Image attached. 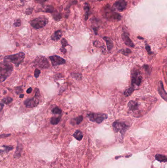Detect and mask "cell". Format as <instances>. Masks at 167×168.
<instances>
[{"instance_id":"1","label":"cell","mask_w":167,"mask_h":168,"mask_svg":"<svg viewBox=\"0 0 167 168\" xmlns=\"http://www.w3.org/2000/svg\"><path fill=\"white\" fill-rule=\"evenodd\" d=\"M101 13L103 18L109 21H119L121 20V16L115 12L113 7L108 4L101 9Z\"/></svg>"},{"instance_id":"2","label":"cell","mask_w":167,"mask_h":168,"mask_svg":"<svg viewBox=\"0 0 167 168\" xmlns=\"http://www.w3.org/2000/svg\"><path fill=\"white\" fill-rule=\"evenodd\" d=\"M13 70V66L9 61H2L0 63V83L5 81L9 78Z\"/></svg>"},{"instance_id":"3","label":"cell","mask_w":167,"mask_h":168,"mask_svg":"<svg viewBox=\"0 0 167 168\" xmlns=\"http://www.w3.org/2000/svg\"><path fill=\"white\" fill-rule=\"evenodd\" d=\"M25 58V53L23 52H20L16 54L5 56L4 58V61L12 63L15 65V66L18 67L24 61Z\"/></svg>"},{"instance_id":"4","label":"cell","mask_w":167,"mask_h":168,"mask_svg":"<svg viewBox=\"0 0 167 168\" xmlns=\"http://www.w3.org/2000/svg\"><path fill=\"white\" fill-rule=\"evenodd\" d=\"M35 94L34 96L31 99H27L24 102V105L27 108H34L37 106L40 102V93L38 88H35L34 90Z\"/></svg>"},{"instance_id":"5","label":"cell","mask_w":167,"mask_h":168,"mask_svg":"<svg viewBox=\"0 0 167 168\" xmlns=\"http://www.w3.org/2000/svg\"><path fill=\"white\" fill-rule=\"evenodd\" d=\"M34 66L40 69H47L50 67V63L44 56H38L33 61Z\"/></svg>"},{"instance_id":"6","label":"cell","mask_w":167,"mask_h":168,"mask_svg":"<svg viewBox=\"0 0 167 168\" xmlns=\"http://www.w3.org/2000/svg\"><path fill=\"white\" fill-rule=\"evenodd\" d=\"M48 19L45 17H39L30 21V25L36 29H40L45 27L48 23Z\"/></svg>"},{"instance_id":"7","label":"cell","mask_w":167,"mask_h":168,"mask_svg":"<svg viewBox=\"0 0 167 168\" xmlns=\"http://www.w3.org/2000/svg\"><path fill=\"white\" fill-rule=\"evenodd\" d=\"M112 126L115 132L120 133L122 136L125 135V133L129 128V126L125 123L119 121H115V122H113Z\"/></svg>"},{"instance_id":"8","label":"cell","mask_w":167,"mask_h":168,"mask_svg":"<svg viewBox=\"0 0 167 168\" xmlns=\"http://www.w3.org/2000/svg\"><path fill=\"white\" fill-rule=\"evenodd\" d=\"M90 121L92 122H96L97 123H101L105 119H107L108 116L106 114L101 113H90L87 115Z\"/></svg>"},{"instance_id":"9","label":"cell","mask_w":167,"mask_h":168,"mask_svg":"<svg viewBox=\"0 0 167 168\" xmlns=\"http://www.w3.org/2000/svg\"><path fill=\"white\" fill-rule=\"evenodd\" d=\"M142 77L140 71L137 69H134L131 72V86L134 85L140 86L142 82Z\"/></svg>"},{"instance_id":"10","label":"cell","mask_w":167,"mask_h":168,"mask_svg":"<svg viewBox=\"0 0 167 168\" xmlns=\"http://www.w3.org/2000/svg\"><path fill=\"white\" fill-rule=\"evenodd\" d=\"M49 59L51 60L52 66H57L59 65H64L66 63L65 59L61 58L60 56H50Z\"/></svg>"},{"instance_id":"11","label":"cell","mask_w":167,"mask_h":168,"mask_svg":"<svg viewBox=\"0 0 167 168\" xmlns=\"http://www.w3.org/2000/svg\"><path fill=\"white\" fill-rule=\"evenodd\" d=\"M114 7L120 11H123L126 9L127 3L125 0H118L114 4Z\"/></svg>"},{"instance_id":"12","label":"cell","mask_w":167,"mask_h":168,"mask_svg":"<svg viewBox=\"0 0 167 168\" xmlns=\"http://www.w3.org/2000/svg\"><path fill=\"white\" fill-rule=\"evenodd\" d=\"M121 38L126 45L129 46V47H134L135 45L132 42V41L130 39V37L129 36V34L127 32H123V34H122V36H121Z\"/></svg>"},{"instance_id":"13","label":"cell","mask_w":167,"mask_h":168,"mask_svg":"<svg viewBox=\"0 0 167 168\" xmlns=\"http://www.w3.org/2000/svg\"><path fill=\"white\" fill-rule=\"evenodd\" d=\"M158 93L162 99H164L165 101L167 100V94L166 90L164 89V85L162 81L159 82V83L158 88Z\"/></svg>"},{"instance_id":"14","label":"cell","mask_w":167,"mask_h":168,"mask_svg":"<svg viewBox=\"0 0 167 168\" xmlns=\"http://www.w3.org/2000/svg\"><path fill=\"white\" fill-rule=\"evenodd\" d=\"M128 109L132 111H135L138 110L139 107V104L137 102L133 100H131L128 102L127 104Z\"/></svg>"},{"instance_id":"15","label":"cell","mask_w":167,"mask_h":168,"mask_svg":"<svg viewBox=\"0 0 167 168\" xmlns=\"http://www.w3.org/2000/svg\"><path fill=\"white\" fill-rule=\"evenodd\" d=\"M23 150V146L20 144H18L16 150L15 151V153L14 155V157L15 158H19L21 156V153Z\"/></svg>"},{"instance_id":"16","label":"cell","mask_w":167,"mask_h":168,"mask_svg":"<svg viewBox=\"0 0 167 168\" xmlns=\"http://www.w3.org/2000/svg\"><path fill=\"white\" fill-rule=\"evenodd\" d=\"M62 31L61 30H58L54 32V34H52L51 36V39L54 41H58L60 39L61 37L62 36Z\"/></svg>"},{"instance_id":"17","label":"cell","mask_w":167,"mask_h":168,"mask_svg":"<svg viewBox=\"0 0 167 168\" xmlns=\"http://www.w3.org/2000/svg\"><path fill=\"white\" fill-rule=\"evenodd\" d=\"M84 10H85V20H87L88 17H89V15L90 10V7L89 4L87 3H86L85 4Z\"/></svg>"},{"instance_id":"18","label":"cell","mask_w":167,"mask_h":168,"mask_svg":"<svg viewBox=\"0 0 167 168\" xmlns=\"http://www.w3.org/2000/svg\"><path fill=\"white\" fill-rule=\"evenodd\" d=\"M103 38L106 42L107 50H108V51H110L112 49V48L113 47V43H112V41L111 39H110L109 38H108L107 36L103 37Z\"/></svg>"},{"instance_id":"19","label":"cell","mask_w":167,"mask_h":168,"mask_svg":"<svg viewBox=\"0 0 167 168\" xmlns=\"http://www.w3.org/2000/svg\"><path fill=\"white\" fill-rule=\"evenodd\" d=\"M83 117L82 115H80L78 117H76L75 119H73L71 120V123L72 125H75V124H79L81 123V121H83Z\"/></svg>"},{"instance_id":"20","label":"cell","mask_w":167,"mask_h":168,"mask_svg":"<svg viewBox=\"0 0 167 168\" xmlns=\"http://www.w3.org/2000/svg\"><path fill=\"white\" fill-rule=\"evenodd\" d=\"M73 136L78 141H81V140L82 139L83 135L81 131L78 130H76L74 134H73Z\"/></svg>"},{"instance_id":"21","label":"cell","mask_w":167,"mask_h":168,"mask_svg":"<svg viewBox=\"0 0 167 168\" xmlns=\"http://www.w3.org/2000/svg\"><path fill=\"white\" fill-rule=\"evenodd\" d=\"M42 12H48V13H54L56 10L54 9V7L52 5H47L44 7L43 10H42Z\"/></svg>"},{"instance_id":"22","label":"cell","mask_w":167,"mask_h":168,"mask_svg":"<svg viewBox=\"0 0 167 168\" xmlns=\"http://www.w3.org/2000/svg\"><path fill=\"white\" fill-rule=\"evenodd\" d=\"M155 159L160 162H166L167 161L166 156L160 154H157L155 155Z\"/></svg>"},{"instance_id":"23","label":"cell","mask_w":167,"mask_h":168,"mask_svg":"<svg viewBox=\"0 0 167 168\" xmlns=\"http://www.w3.org/2000/svg\"><path fill=\"white\" fill-rule=\"evenodd\" d=\"M135 90V87L133 86H131L129 88H127L126 90H125L123 94L125 96H129L131 94L132 92H134Z\"/></svg>"},{"instance_id":"24","label":"cell","mask_w":167,"mask_h":168,"mask_svg":"<svg viewBox=\"0 0 167 168\" xmlns=\"http://www.w3.org/2000/svg\"><path fill=\"white\" fill-rule=\"evenodd\" d=\"M60 120L61 116H59L58 117H52L51 119V124L52 125H56L59 123Z\"/></svg>"},{"instance_id":"25","label":"cell","mask_w":167,"mask_h":168,"mask_svg":"<svg viewBox=\"0 0 167 168\" xmlns=\"http://www.w3.org/2000/svg\"><path fill=\"white\" fill-rule=\"evenodd\" d=\"M52 16L54 20L56 21H59L62 18V14L56 10V11L52 13Z\"/></svg>"},{"instance_id":"26","label":"cell","mask_w":167,"mask_h":168,"mask_svg":"<svg viewBox=\"0 0 167 168\" xmlns=\"http://www.w3.org/2000/svg\"><path fill=\"white\" fill-rule=\"evenodd\" d=\"M52 112L54 115H60L62 113V110L59 107H56L52 109Z\"/></svg>"},{"instance_id":"27","label":"cell","mask_w":167,"mask_h":168,"mask_svg":"<svg viewBox=\"0 0 167 168\" xmlns=\"http://www.w3.org/2000/svg\"><path fill=\"white\" fill-rule=\"evenodd\" d=\"M12 101H13V99L10 97H5V98H4L2 100V101L3 102V103L7 104V105L11 103L12 102Z\"/></svg>"},{"instance_id":"28","label":"cell","mask_w":167,"mask_h":168,"mask_svg":"<svg viewBox=\"0 0 167 168\" xmlns=\"http://www.w3.org/2000/svg\"><path fill=\"white\" fill-rule=\"evenodd\" d=\"M120 51L125 56H128V55L131 53V50L128 49V48H127L125 50H120Z\"/></svg>"},{"instance_id":"29","label":"cell","mask_w":167,"mask_h":168,"mask_svg":"<svg viewBox=\"0 0 167 168\" xmlns=\"http://www.w3.org/2000/svg\"><path fill=\"white\" fill-rule=\"evenodd\" d=\"M3 148H5V150L4 151H5L6 152V153H8L9 152V151H11V150L13 149V147L12 146H5V145H4L3 146Z\"/></svg>"},{"instance_id":"30","label":"cell","mask_w":167,"mask_h":168,"mask_svg":"<svg viewBox=\"0 0 167 168\" xmlns=\"http://www.w3.org/2000/svg\"><path fill=\"white\" fill-rule=\"evenodd\" d=\"M61 44H62V48H65V47L68 46L69 44L68 43L67 41L65 38H63L61 40Z\"/></svg>"},{"instance_id":"31","label":"cell","mask_w":167,"mask_h":168,"mask_svg":"<svg viewBox=\"0 0 167 168\" xmlns=\"http://www.w3.org/2000/svg\"><path fill=\"white\" fill-rule=\"evenodd\" d=\"M15 92L17 94H20L23 92L21 86L16 87L15 88Z\"/></svg>"},{"instance_id":"32","label":"cell","mask_w":167,"mask_h":168,"mask_svg":"<svg viewBox=\"0 0 167 168\" xmlns=\"http://www.w3.org/2000/svg\"><path fill=\"white\" fill-rule=\"evenodd\" d=\"M40 74V70L38 69V68H36L35 70H34V77H35L36 78H38V77H39Z\"/></svg>"},{"instance_id":"33","label":"cell","mask_w":167,"mask_h":168,"mask_svg":"<svg viewBox=\"0 0 167 168\" xmlns=\"http://www.w3.org/2000/svg\"><path fill=\"white\" fill-rule=\"evenodd\" d=\"M21 21L20 19H18L16 20L15 21L14 23V25L15 27H19L21 25Z\"/></svg>"},{"instance_id":"34","label":"cell","mask_w":167,"mask_h":168,"mask_svg":"<svg viewBox=\"0 0 167 168\" xmlns=\"http://www.w3.org/2000/svg\"><path fill=\"white\" fill-rule=\"evenodd\" d=\"M32 10H33V9L32 7H29L27 8L26 10H25V13L27 15H30L32 14Z\"/></svg>"},{"instance_id":"35","label":"cell","mask_w":167,"mask_h":168,"mask_svg":"<svg viewBox=\"0 0 167 168\" xmlns=\"http://www.w3.org/2000/svg\"><path fill=\"white\" fill-rule=\"evenodd\" d=\"M146 49L149 55H151L152 53V51H151V48H150V46H149V45H148V44L146 45Z\"/></svg>"},{"instance_id":"36","label":"cell","mask_w":167,"mask_h":168,"mask_svg":"<svg viewBox=\"0 0 167 168\" xmlns=\"http://www.w3.org/2000/svg\"><path fill=\"white\" fill-rule=\"evenodd\" d=\"M143 67L145 68V69L146 70V72H147L150 73V68L149 65H144L143 66Z\"/></svg>"},{"instance_id":"37","label":"cell","mask_w":167,"mask_h":168,"mask_svg":"<svg viewBox=\"0 0 167 168\" xmlns=\"http://www.w3.org/2000/svg\"><path fill=\"white\" fill-rule=\"evenodd\" d=\"M11 135L9 134H3L0 135V139L1 138H5L8 137L10 136Z\"/></svg>"},{"instance_id":"38","label":"cell","mask_w":167,"mask_h":168,"mask_svg":"<svg viewBox=\"0 0 167 168\" xmlns=\"http://www.w3.org/2000/svg\"><path fill=\"white\" fill-rule=\"evenodd\" d=\"M47 0H35L36 3H44L45 2H46Z\"/></svg>"},{"instance_id":"39","label":"cell","mask_w":167,"mask_h":168,"mask_svg":"<svg viewBox=\"0 0 167 168\" xmlns=\"http://www.w3.org/2000/svg\"><path fill=\"white\" fill-rule=\"evenodd\" d=\"M60 50L61 52L62 53H63V54H65L67 53V50H66L65 48H61L60 49Z\"/></svg>"},{"instance_id":"40","label":"cell","mask_w":167,"mask_h":168,"mask_svg":"<svg viewBox=\"0 0 167 168\" xmlns=\"http://www.w3.org/2000/svg\"><path fill=\"white\" fill-rule=\"evenodd\" d=\"M32 92V88H30L27 90V93H30Z\"/></svg>"},{"instance_id":"41","label":"cell","mask_w":167,"mask_h":168,"mask_svg":"<svg viewBox=\"0 0 167 168\" xmlns=\"http://www.w3.org/2000/svg\"><path fill=\"white\" fill-rule=\"evenodd\" d=\"M24 97V94H20V96H19V97H20V99H23V98Z\"/></svg>"},{"instance_id":"42","label":"cell","mask_w":167,"mask_h":168,"mask_svg":"<svg viewBox=\"0 0 167 168\" xmlns=\"http://www.w3.org/2000/svg\"><path fill=\"white\" fill-rule=\"evenodd\" d=\"M4 150H2V149H0V155H1V153H3V152H4Z\"/></svg>"},{"instance_id":"43","label":"cell","mask_w":167,"mask_h":168,"mask_svg":"<svg viewBox=\"0 0 167 168\" xmlns=\"http://www.w3.org/2000/svg\"><path fill=\"white\" fill-rule=\"evenodd\" d=\"M138 38L139 39H144L143 38V37H141V36H138Z\"/></svg>"},{"instance_id":"44","label":"cell","mask_w":167,"mask_h":168,"mask_svg":"<svg viewBox=\"0 0 167 168\" xmlns=\"http://www.w3.org/2000/svg\"><path fill=\"white\" fill-rule=\"evenodd\" d=\"M10 1H13V0H10ZM19 1H20L21 2H22V3H23L25 0H19Z\"/></svg>"},{"instance_id":"45","label":"cell","mask_w":167,"mask_h":168,"mask_svg":"<svg viewBox=\"0 0 167 168\" xmlns=\"http://www.w3.org/2000/svg\"><path fill=\"white\" fill-rule=\"evenodd\" d=\"M97 1H103V0H96Z\"/></svg>"},{"instance_id":"46","label":"cell","mask_w":167,"mask_h":168,"mask_svg":"<svg viewBox=\"0 0 167 168\" xmlns=\"http://www.w3.org/2000/svg\"><path fill=\"white\" fill-rule=\"evenodd\" d=\"M81 1H83V0H81Z\"/></svg>"}]
</instances>
